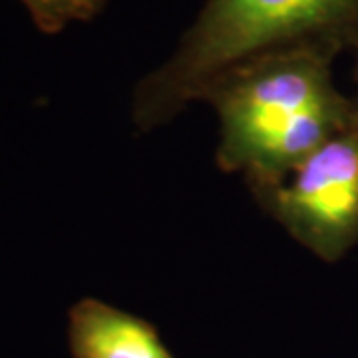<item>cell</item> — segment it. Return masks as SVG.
<instances>
[{
    "label": "cell",
    "mask_w": 358,
    "mask_h": 358,
    "mask_svg": "<svg viewBox=\"0 0 358 358\" xmlns=\"http://www.w3.org/2000/svg\"><path fill=\"white\" fill-rule=\"evenodd\" d=\"M294 50L358 52V0H205L171 56L138 82L131 122L141 134L166 126L223 74Z\"/></svg>",
    "instance_id": "obj_1"
},
{
    "label": "cell",
    "mask_w": 358,
    "mask_h": 358,
    "mask_svg": "<svg viewBox=\"0 0 358 358\" xmlns=\"http://www.w3.org/2000/svg\"><path fill=\"white\" fill-rule=\"evenodd\" d=\"M334 58L294 50L261 56L205 90L219 117L217 166L245 183L281 181L358 124V102L334 88Z\"/></svg>",
    "instance_id": "obj_2"
},
{
    "label": "cell",
    "mask_w": 358,
    "mask_h": 358,
    "mask_svg": "<svg viewBox=\"0 0 358 358\" xmlns=\"http://www.w3.org/2000/svg\"><path fill=\"white\" fill-rule=\"evenodd\" d=\"M247 187L296 243L322 261L341 259L358 241V124L320 145L281 181Z\"/></svg>",
    "instance_id": "obj_3"
},
{
    "label": "cell",
    "mask_w": 358,
    "mask_h": 358,
    "mask_svg": "<svg viewBox=\"0 0 358 358\" xmlns=\"http://www.w3.org/2000/svg\"><path fill=\"white\" fill-rule=\"evenodd\" d=\"M68 348L72 358H176L150 320L90 296L68 310Z\"/></svg>",
    "instance_id": "obj_4"
},
{
    "label": "cell",
    "mask_w": 358,
    "mask_h": 358,
    "mask_svg": "<svg viewBox=\"0 0 358 358\" xmlns=\"http://www.w3.org/2000/svg\"><path fill=\"white\" fill-rule=\"evenodd\" d=\"M44 34H58L70 22H86L102 13L108 0H20Z\"/></svg>",
    "instance_id": "obj_5"
},
{
    "label": "cell",
    "mask_w": 358,
    "mask_h": 358,
    "mask_svg": "<svg viewBox=\"0 0 358 358\" xmlns=\"http://www.w3.org/2000/svg\"><path fill=\"white\" fill-rule=\"evenodd\" d=\"M357 76H358V68H357Z\"/></svg>",
    "instance_id": "obj_6"
}]
</instances>
